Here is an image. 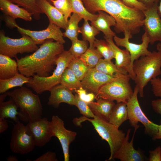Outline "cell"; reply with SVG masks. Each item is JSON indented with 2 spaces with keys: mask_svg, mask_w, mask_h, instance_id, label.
Segmentation results:
<instances>
[{
  "mask_svg": "<svg viewBox=\"0 0 161 161\" xmlns=\"http://www.w3.org/2000/svg\"><path fill=\"white\" fill-rule=\"evenodd\" d=\"M150 82L153 94L161 98V79L157 77L151 79Z\"/></svg>",
  "mask_w": 161,
  "mask_h": 161,
  "instance_id": "obj_41",
  "label": "cell"
},
{
  "mask_svg": "<svg viewBox=\"0 0 161 161\" xmlns=\"http://www.w3.org/2000/svg\"><path fill=\"white\" fill-rule=\"evenodd\" d=\"M64 50L63 44L50 39L41 44L32 54L16 58L20 73L27 77L35 75L49 76L58 56Z\"/></svg>",
  "mask_w": 161,
  "mask_h": 161,
  "instance_id": "obj_2",
  "label": "cell"
},
{
  "mask_svg": "<svg viewBox=\"0 0 161 161\" xmlns=\"http://www.w3.org/2000/svg\"><path fill=\"white\" fill-rule=\"evenodd\" d=\"M160 124L159 125L158 131L152 137V139L154 140L161 139V120Z\"/></svg>",
  "mask_w": 161,
  "mask_h": 161,
  "instance_id": "obj_48",
  "label": "cell"
},
{
  "mask_svg": "<svg viewBox=\"0 0 161 161\" xmlns=\"http://www.w3.org/2000/svg\"><path fill=\"white\" fill-rule=\"evenodd\" d=\"M68 67L72 70L80 81L83 79L90 69L80 58H74Z\"/></svg>",
  "mask_w": 161,
  "mask_h": 161,
  "instance_id": "obj_35",
  "label": "cell"
},
{
  "mask_svg": "<svg viewBox=\"0 0 161 161\" xmlns=\"http://www.w3.org/2000/svg\"><path fill=\"white\" fill-rule=\"evenodd\" d=\"M120 75L112 76L101 73L95 68L90 69L81 81L82 87L88 92L93 93L96 96L102 86Z\"/></svg>",
  "mask_w": 161,
  "mask_h": 161,
  "instance_id": "obj_16",
  "label": "cell"
},
{
  "mask_svg": "<svg viewBox=\"0 0 161 161\" xmlns=\"http://www.w3.org/2000/svg\"><path fill=\"white\" fill-rule=\"evenodd\" d=\"M149 161H161V147L159 146L154 150L149 151Z\"/></svg>",
  "mask_w": 161,
  "mask_h": 161,
  "instance_id": "obj_44",
  "label": "cell"
},
{
  "mask_svg": "<svg viewBox=\"0 0 161 161\" xmlns=\"http://www.w3.org/2000/svg\"><path fill=\"white\" fill-rule=\"evenodd\" d=\"M158 3L147 7L143 11L144 29L150 40V44L161 43V18L158 11Z\"/></svg>",
  "mask_w": 161,
  "mask_h": 161,
  "instance_id": "obj_12",
  "label": "cell"
},
{
  "mask_svg": "<svg viewBox=\"0 0 161 161\" xmlns=\"http://www.w3.org/2000/svg\"><path fill=\"white\" fill-rule=\"evenodd\" d=\"M129 119L126 103L117 102L114 105L109 122L118 128L125 121Z\"/></svg>",
  "mask_w": 161,
  "mask_h": 161,
  "instance_id": "obj_25",
  "label": "cell"
},
{
  "mask_svg": "<svg viewBox=\"0 0 161 161\" xmlns=\"http://www.w3.org/2000/svg\"><path fill=\"white\" fill-rule=\"evenodd\" d=\"M98 71L112 76L122 74H128L126 70L119 69L111 60L101 58L95 68Z\"/></svg>",
  "mask_w": 161,
  "mask_h": 161,
  "instance_id": "obj_29",
  "label": "cell"
},
{
  "mask_svg": "<svg viewBox=\"0 0 161 161\" xmlns=\"http://www.w3.org/2000/svg\"><path fill=\"white\" fill-rule=\"evenodd\" d=\"M82 17L78 14L73 13L67 23L65 31L63 33L64 37L69 39L71 41L78 39L80 33V27L78 24Z\"/></svg>",
  "mask_w": 161,
  "mask_h": 161,
  "instance_id": "obj_28",
  "label": "cell"
},
{
  "mask_svg": "<svg viewBox=\"0 0 161 161\" xmlns=\"http://www.w3.org/2000/svg\"><path fill=\"white\" fill-rule=\"evenodd\" d=\"M4 21L6 25L10 28L16 27L21 34H26L30 37L37 44H42L49 40L52 39L64 44L65 41L64 39L63 32L60 28L56 24L49 23L47 28L40 31H33L26 29L19 26L15 19L5 15Z\"/></svg>",
  "mask_w": 161,
  "mask_h": 161,
  "instance_id": "obj_8",
  "label": "cell"
},
{
  "mask_svg": "<svg viewBox=\"0 0 161 161\" xmlns=\"http://www.w3.org/2000/svg\"><path fill=\"white\" fill-rule=\"evenodd\" d=\"M157 51L161 52V43H158L157 44Z\"/></svg>",
  "mask_w": 161,
  "mask_h": 161,
  "instance_id": "obj_51",
  "label": "cell"
},
{
  "mask_svg": "<svg viewBox=\"0 0 161 161\" xmlns=\"http://www.w3.org/2000/svg\"><path fill=\"white\" fill-rule=\"evenodd\" d=\"M96 99L95 102L93 101L88 104L91 110L95 116L109 122L115 103L114 101L101 98Z\"/></svg>",
  "mask_w": 161,
  "mask_h": 161,
  "instance_id": "obj_22",
  "label": "cell"
},
{
  "mask_svg": "<svg viewBox=\"0 0 161 161\" xmlns=\"http://www.w3.org/2000/svg\"><path fill=\"white\" fill-rule=\"evenodd\" d=\"M74 58L69 51L64 50L58 56L56 61V68L51 75L42 77L35 75L26 83L27 86L38 94L49 91L53 87L60 84L64 71Z\"/></svg>",
  "mask_w": 161,
  "mask_h": 161,
  "instance_id": "obj_5",
  "label": "cell"
},
{
  "mask_svg": "<svg viewBox=\"0 0 161 161\" xmlns=\"http://www.w3.org/2000/svg\"><path fill=\"white\" fill-rule=\"evenodd\" d=\"M71 41L72 46L69 51L74 58H80L88 48L87 41L77 39Z\"/></svg>",
  "mask_w": 161,
  "mask_h": 161,
  "instance_id": "obj_37",
  "label": "cell"
},
{
  "mask_svg": "<svg viewBox=\"0 0 161 161\" xmlns=\"http://www.w3.org/2000/svg\"><path fill=\"white\" fill-rule=\"evenodd\" d=\"M35 145L32 134L28 127L19 121L12 129L10 148L12 152L24 154L34 149Z\"/></svg>",
  "mask_w": 161,
  "mask_h": 161,
  "instance_id": "obj_11",
  "label": "cell"
},
{
  "mask_svg": "<svg viewBox=\"0 0 161 161\" xmlns=\"http://www.w3.org/2000/svg\"><path fill=\"white\" fill-rule=\"evenodd\" d=\"M84 6L91 13L101 10L114 18V30L117 33L127 32L131 38L143 26L144 16L142 11L128 6L121 0H82Z\"/></svg>",
  "mask_w": 161,
  "mask_h": 161,
  "instance_id": "obj_1",
  "label": "cell"
},
{
  "mask_svg": "<svg viewBox=\"0 0 161 161\" xmlns=\"http://www.w3.org/2000/svg\"><path fill=\"white\" fill-rule=\"evenodd\" d=\"M21 6L31 13L34 19L38 20L41 14L43 13L36 3L37 0H9Z\"/></svg>",
  "mask_w": 161,
  "mask_h": 161,
  "instance_id": "obj_33",
  "label": "cell"
},
{
  "mask_svg": "<svg viewBox=\"0 0 161 161\" xmlns=\"http://www.w3.org/2000/svg\"><path fill=\"white\" fill-rule=\"evenodd\" d=\"M97 12L98 16L96 19L91 22V25L103 33L105 39L113 38L116 35L110 27L115 26V19L113 17L105 12L100 10Z\"/></svg>",
  "mask_w": 161,
  "mask_h": 161,
  "instance_id": "obj_21",
  "label": "cell"
},
{
  "mask_svg": "<svg viewBox=\"0 0 161 161\" xmlns=\"http://www.w3.org/2000/svg\"><path fill=\"white\" fill-rule=\"evenodd\" d=\"M60 84L66 86L71 91L82 87L81 81L68 67L65 69L61 76Z\"/></svg>",
  "mask_w": 161,
  "mask_h": 161,
  "instance_id": "obj_30",
  "label": "cell"
},
{
  "mask_svg": "<svg viewBox=\"0 0 161 161\" xmlns=\"http://www.w3.org/2000/svg\"><path fill=\"white\" fill-rule=\"evenodd\" d=\"M129 74L121 75L102 86L96 95V99L101 98L126 103L132 96L133 90L129 83Z\"/></svg>",
  "mask_w": 161,
  "mask_h": 161,
  "instance_id": "obj_7",
  "label": "cell"
},
{
  "mask_svg": "<svg viewBox=\"0 0 161 161\" xmlns=\"http://www.w3.org/2000/svg\"><path fill=\"white\" fill-rule=\"evenodd\" d=\"M8 127V123L6 120L4 118H0V133L5 131Z\"/></svg>",
  "mask_w": 161,
  "mask_h": 161,
  "instance_id": "obj_46",
  "label": "cell"
},
{
  "mask_svg": "<svg viewBox=\"0 0 161 161\" xmlns=\"http://www.w3.org/2000/svg\"><path fill=\"white\" fill-rule=\"evenodd\" d=\"M50 94L48 105L57 108L61 103L75 105V97L72 91L66 86L60 84L52 88L49 91Z\"/></svg>",
  "mask_w": 161,
  "mask_h": 161,
  "instance_id": "obj_18",
  "label": "cell"
},
{
  "mask_svg": "<svg viewBox=\"0 0 161 161\" xmlns=\"http://www.w3.org/2000/svg\"><path fill=\"white\" fill-rule=\"evenodd\" d=\"M18 107L14 100L10 97L9 100L0 102V118H10L16 123L19 121Z\"/></svg>",
  "mask_w": 161,
  "mask_h": 161,
  "instance_id": "obj_26",
  "label": "cell"
},
{
  "mask_svg": "<svg viewBox=\"0 0 161 161\" xmlns=\"http://www.w3.org/2000/svg\"><path fill=\"white\" fill-rule=\"evenodd\" d=\"M34 161H57L56 155L55 152L48 151L42 155Z\"/></svg>",
  "mask_w": 161,
  "mask_h": 161,
  "instance_id": "obj_42",
  "label": "cell"
},
{
  "mask_svg": "<svg viewBox=\"0 0 161 161\" xmlns=\"http://www.w3.org/2000/svg\"><path fill=\"white\" fill-rule=\"evenodd\" d=\"M129 7L140 9L143 11L147 8L145 6L138 0H121Z\"/></svg>",
  "mask_w": 161,
  "mask_h": 161,
  "instance_id": "obj_43",
  "label": "cell"
},
{
  "mask_svg": "<svg viewBox=\"0 0 161 161\" xmlns=\"http://www.w3.org/2000/svg\"><path fill=\"white\" fill-rule=\"evenodd\" d=\"M72 13H76L81 16L84 20L91 22L95 21L98 14H93L89 12L84 7L81 0H69Z\"/></svg>",
  "mask_w": 161,
  "mask_h": 161,
  "instance_id": "obj_32",
  "label": "cell"
},
{
  "mask_svg": "<svg viewBox=\"0 0 161 161\" xmlns=\"http://www.w3.org/2000/svg\"><path fill=\"white\" fill-rule=\"evenodd\" d=\"M51 133L59 140L63 150L64 160H69V149L70 144L75 139L77 133L67 129L63 120L57 115H53L50 121Z\"/></svg>",
  "mask_w": 161,
  "mask_h": 161,
  "instance_id": "obj_13",
  "label": "cell"
},
{
  "mask_svg": "<svg viewBox=\"0 0 161 161\" xmlns=\"http://www.w3.org/2000/svg\"><path fill=\"white\" fill-rule=\"evenodd\" d=\"M6 160L7 161H18V159L15 156L11 155L7 157Z\"/></svg>",
  "mask_w": 161,
  "mask_h": 161,
  "instance_id": "obj_49",
  "label": "cell"
},
{
  "mask_svg": "<svg viewBox=\"0 0 161 161\" xmlns=\"http://www.w3.org/2000/svg\"><path fill=\"white\" fill-rule=\"evenodd\" d=\"M124 34L123 38H120L116 35L113 39L117 46L124 47L129 53L131 58V66L133 69V65L135 61L151 52L148 49L150 44L149 39L145 32L142 37L141 43L137 44L129 41V39L132 38L129 33L125 32Z\"/></svg>",
  "mask_w": 161,
  "mask_h": 161,
  "instance_id": "obj_14",
  "label": "cell"
},
{
  "mask_svg": "<svg viewBox=\"0 0 161 161\" xmlns=\"http://www.w3.org/2000/svg\"><path fill=\"white\" fill-rule=\"evenodd\" d=\"M75 91L79 98L87 104L93 101L96 99V96L95 94L92 92L87 93L86 90L82 87L75 90Z\"/></svg>",
  "mask_w": 161,
  "mask_h": 161,
  "instance_id": "obj_40",
  "label": "cell"
},
{
  "mask_svg": "<svg viewBox=\"0 0 161 161\" xmlns=\"http://www.w3.org/2000/svg\"><path fill=\"white\" fill-rule=\"evenodd\" d=\"M14 3L9 0H0V9L5 15L14 19L20 18L27 21L32 20L31 13Z\"/></svg>",
  "mask_w": 161,
  "mask_h": 161,
  "instance_id": "obj_23",
  "label": "cell"
},
{
  "mask_svg": "<svg viewBox=\"0 0 161 161\" xmlns=\"http://www.w3.org/2000/svg\"><path fill=\"white\" fill-rule=\"evenodd\" d=\"M5 93L17 106L21 120L28 123L42 118L43 107L39 97L29 89L21 87Z\"/></svg>",
  "mask_w": 161,
  "mask_h": 161,
  "instance_id": "obj_3",
  "label": "cell"
},
{
  "mask_svg": "<svg viewBox=\"0 0 161 161\" xmlns=\"http://www.w3.org/2000/svg\"><path fill=\"white\" fill-rule=\"evenodd\" d=\"M113 51L115 64L120 69L124 70L128 73L131 79L134 80L135 76L131 67V58L129 52L126 49H121L114 43L113 38L106 39Z\"/></svg>",
  "mask_w": 161,
  "mask_h": 161,
  "instance_id": "obj_19",
  "label": "cell"
},
{
  "mask_svg": "<svg viewBox=\"0 0 161 161\" xmlns=\"http://www.w3.org/2000/svg\"><path fill=\"white\" fill-rule=\"evenodd\" d=\"M132 69L135 76L134 81L138 94L144 96V89L150 80L161 74V52L154 51L134 62Z\"/></svg>",
  "mask_w": 161,
  "mask_h": 161,
  "instance_id": "obj_4",
  "label": "cell"
},
{
  "mask_svg": "<svg viewBox=\"0 0 161 161\" xmlns=\"http://www.w3.org/2000/svg\"><path fill=\"white\" fill-rule=\"evenodd\" d=\"M151 105L153 110L161 115V98L152 100Z\"/></svg>",
  "mask_w": 161,
  "mask_h": 161,
  "instance_id": "obj_45",
  "label": "cell"
},
{
  "mask_svg": "<svg viewBox=\"0 0 161 161\" xmlns=\"http://www.w3.org/2000/svg\"><path fill=\"white\" fill-rule=\"evenodd\" d=\"M75 105L78 109L80 113L83 116L89 118H93L95 116L91 110L88 104L81 100L78 95L76 93L75 95Z\"/></svg>",
  "mask_w": 161,
  "mask_h": 161,
  "instance_id": "obj_39",
  "label": "cell"
},
{
  "mask_svg": "<svg viewBox=\"0 0 161 161\" xmlns=\"http://www.w3.org/2000/svg\"><path fill=\"white\" fill-rule=\"evenodd\" d=\"M36 3L43 13L47 16L49 23L54 24L65 30L67 22L64 16L48 0H37Z\"/></svg>",
  "mask_w": 161,
  "mask_h": 161,
  "instance_id": "obj_20",
  "label": "cell"
},
{
  "mask_svg": "<svg viewBox=\"0 0 161 161\" xmlns=\"http://www.w3.org/2000/svg\"><path fill=\"white\" fill-rule=\"evenodd\" d=\"M73 120L74 123L77 126H80L81 122L86 120L91 123L102 139L106 140L109 145L110 155L108 160L113 159L114 155L121 145L126 136L125 133L109 122L95 116L92 119L83 116L75 118Z\"/></svg>",
  "mask_w": 161,
  "mask_h": 161,
  "instance_id": "obj_6",
  "label": "cell"
},
{
  "mask_svg": "<svg viewBox=\"0 0 161 161\" xmlns=\"http://www.w3.org/2000/svg\"><path fill=\"white\" fill-rule=\"evenodd\" d=\"M102 57L95 48L89 47L80 58L90 69H91L95 67Z\"/></svg>",
  "mask_w": 161,
  "mask_h": 161,
  "instance_id": "obj_34",
  "label": "cell"
},
{
  "mask_svg": "<svg viewBox=\"0 0 161 161\" xmlns=\"http://www.w3.org/2000/svg\"><path fill=\"white\" fill-rule=\"evenodd\" d=\"M138 92L135 86L133 94L126 103L129 120L130 125L134 128L139 126L141 123L145 127V134L152 137L158 131L159 125L150 121L145 116L140 106L138 98Z\"/></svg>",
  "mask_w": 161,
  "mask_h": 161,
  "instance_id": "obj_10",
  "label": "cell"
},
{
  "mask_svg": "<svg viewBox=\"0 0 161 161\" xmlns=\"http://www.w3.org/2000/svg\"><path fill=\"white\" fill-rule=\"evenodd\" d=\"M158 8L159 14L161 18V0H160V5L158 6Z\"/></svg>",
  "mask_w": 161,
  "mask_h": 161,
  "instance_id": "obj_50",
  "label": "cell"
},
{
  "mask_svg": "<svg viewBox=\"0 0 161 161\" xmlns=\"http://www.w3.org/2000/svg\"><path fill=\"white\" fill-rule=\"evenodd\" d=\"M88 20H84L82 26L80 27V33L82 34L83 40L89 42V47H93L94 43L96 39L95 36L100 33V31L92 25H90Z\"/></svg>",
  "mask_w": 161,
  "mask_h": 161,
  "instance_id": "obj_31",
  "label": "cell"
},
{
  "mask_svg": "<svg viewBox=\"0 0 161 161\" xmlns=\"http://www.w3.org/2000/svg\"><path fill=\"white\" fill-rule=\"evenodd\" d=\"M19 72L17 61L0 54V79L10 78Z\"/></svg>",
  "mask_w": 161,
  "mask_h": 161,
  "instance_id": "obj_24",
  "label": "cell"
},
{
  "mask_svg": "<svg viewBox=\"0 0 161 161\" xmlns=\"http://www.w3.org/2000/svg\"><path fill=\"white\" fill-rule=\"evenodd\" d=\"M139 127L134 128V134L130 142L129 140L131 129H128L120 148L114 155L113 159H117L121 161H144L145 157L143 153L140 150H136L133 145L134 135Z\"/></svg>",
  "mask_w": 161,
  "mask_h": 161,
  "instance_id": "obj_17",
  "label": "cell"
},
{
  "mask_svg": "<svg viewBox=\"0 0 161 161\" xmlns=\"http://www.w3.org/2000/svg\"><path fill=\"white\" fill-rule=\"evenodd\" d=\"M64 16L67 22L71 16L72 8L69 0H48Z\"/></svg>",
  "mask_w": 161,
  "mask_h": 161,
  "instance_id": "obj_38",
  "label": "cell"
},
{
  "mask_svg": "<svg viewBox=\"0 0 161 161\" xmlns=\"http://www.w3.org/2000/svg\"><path fill=\"white\" fill-rule=\"evenodd\" d=\"M27 126L32 134L35 146H44L52 137L50 121L46 117L29 122Z\"/></svg>",
  "mask_w": 161,
  "mask_h": 161,
  "instance_id": "obj_15",
  "label": "cell"
},
{
  "mask_svg": "<svg viewBox=\"0 0 161 161\" xmlns=\"http://www.w3.org/2000/svg\"><path fill=\"white\" fill-rule=\"evenodd\" d=\"M93 47L97 49L104 59L112 60L114 58V54L112 48L106 40L96 39L94 42Z\"/></svg>",
  "mask_w": 161,
  "mask_h": 161,
  "instance_id": "obj_36",
  "label": "cell"
},
{
  "mask_svg": "<svg viewBox=\"0 0 161 161\" xmlns=\"http://www.w3.org/2000/svg\"><path fill=\"white\" fill-rule=\"evenodd\" d=\"M147 7L155 3H158L160 0H138Z\"/></svg>",
  "mask_w": 161,
  "mask_h": 161,
  "instance_id": "obj_47",
  "label": "cell"
},
{
  "mask_svg": "<svg viewBox=\"0 0 161 161\" xmlns=\"http://www.w3.org/2000/svg\"><path fill=\"white\" fill-rule=\"evenodd\" d=\"M22 37L13 39L6 36L4 32H0V54L10 57L17 58L18 54L34 52L38 49L37 44L29 36L21 34Z\"/></svg>",
  "mask_w": 161,
  "mask_h": 161,
  "instance_id": "obj_9",
  "label": "cell"
},
{
  "mask_svg": "<svg viewBox=\"0 0 161 161\" xmlns=\"http://www.w3.org/2000/svg\"><path fill=\"white\" fill-rule=\"evenodd\" d=\"M30 78L18 73L10 78L0 79V93H5L9 89L16 86L22 87L24 84L29 82Z\"/></svg>",
  "mask_w": 161,
  "mask_h": 161,
  "instance_id": "obj_27",
  "label": "cell"
}]
</instances>
